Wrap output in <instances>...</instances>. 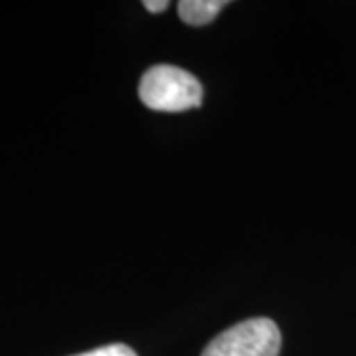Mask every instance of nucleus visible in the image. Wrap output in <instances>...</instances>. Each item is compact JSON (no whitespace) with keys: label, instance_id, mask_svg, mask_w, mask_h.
I'll return each instance as SVG.
<instances>
[{"label":"nucleus","instance_id":"7ed1b4c3","mask_svg":"<svg viewBox=\"0 0 356 356\" xmlns=\"http://www.w3.org/2000/svg\"><path fill=\"white\" fill-rule=\"evenodd\" d=\"M226 4V0H182L178 2V16L191 26L210 24Z\"/></svg>","mask_w":356,"mask_h":356},{"label":"nucleus","instance_id":"20e7f679","mask_svg":"<svg viewBox=\"0 0 356 356\" xmlns=\"http://www.w3.org/2000/svg\"><path fill=\"white\" fill-rule=\"evenodd\" d=\"M76 356H137V353L127 346V344L115 343V344H107V346H99L95 350H89V353H81V355Z\"/></svg>","mask_w":356,"mask_h":356},{"label":"nucleus","instance_id":"39448f33","mask_svg":"<svg viewBox=\"0 0 356 356\" xmlns=\"http://www.w3.org/2000/svg\"><path fill=\"white\" fill-rule=\"evenodd\" d=\"M143 6H145L149 13L156 14V13H165L166 8H168V2H166V0H159V2H156V0H145V2H143Z\"/></svg>","mask_w":356,"mask_h":356},{"label":"nucleus","instance_id":"f03ea898","mask_svg":"<svg viewBox=\"0 0 356 356\" xmlns=\"http://www.w3.org/2000/svg\"><path fill=\"white\" fill-rule=\"evenodd\" d=\"M281 332L266 317L250 318L220 332L202 356H280Z\"/></svg>","mask_w":356,"mask_h":356},{"label":"nucleus","instance_id":"f257e3e1","mask_svg":"<svg viewBox=\"0 0 356 356\" xmlns=\"http://www.w3.org/2000/svg\"><path fill=\"white\" fill-rule=\"evenodd\" d=\"M139 97L149 109L178 113L202 105V83L177 65H153L139 83Z\"/></svg>","mask_w":356,"mask_h":356}]
</instances>
